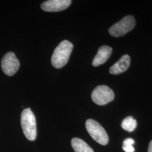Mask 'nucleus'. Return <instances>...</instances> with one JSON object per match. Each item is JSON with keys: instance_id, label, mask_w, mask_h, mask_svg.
<instances>
[{"instance_id": "obj_1", "label": "nucleus", "mask_w": 152, "mask_h": 152, "mask_svg": "<svg viewBox=\"0 0 152 152\" xmlns=\"http://www.w3.org/2000/svg\"><path fill=\"white\" fill-rule=\"evenodd\" d=\"M73 48V44L67 40L61 42L55 49L51 57V64L56 68H61L68 63Z\"/></svg>"}, {"instance_id": "obj_2", "label": "nucleus", "mask_w": 152, "mask_h": 152, "mask_svg": "<svg viewBox=\"0 0 152 152\" xmlns=\"http://www.w3.org/2000/svg\"><path fill=\"white\" fill-rule=\"evenodd\" d=\"M21 126L24 135L30 141L37 136V127L35 116L30 108L23 110L21 114Z\"/></svg>"}, {"instance_id": "obj_3", "label": "nucleus", "mask_w": 152, "mask_h": 152, "mask_svg": "<svg viewBox=\"0 0 152 152\" xmlns=\"http://www.w3.org/2000/svg\"><path fill=\"white\" fill-rule=\"evenodd\" d=\"M135 19L132 15L125 16L109 29V34L114 37H119L132 31L135 26Z\"/></svg>"}, {"instance_id": "obj_4", "label": "nucleus", "mask_w": 152, "mask_h": 152, "mask_svg": "<svg viewBox=\"0 0 152 152\" xmlns=\"http://www.w3.org/2000/svg\"><path fill=\"white\" fill-rule=\"evenodd\" d=\"M86 128L90 135L97 142L103 145L108 143V135L98 122L92 119L87 120L86 122Z\"/></svg>"}, {"instance_id": "obj_5", "label": "nucleus", "mask_w": 152, "mask_h": 152, "mask_svg": "<svg viewBox=\"0 0 152 152\" xmlns=\"http://www.w3.org/2000/svg\"><path fill=\"white\" fill-rule=\"evenodd\" d=\"M91 98L95 103L104 105L114 100V92L107 86L99 85L93 90Z\"/></svg>"}, {"instance_id": "obj_6", "label": "nucleus", "mask_w": 152, "mask_h": 152, "mask_svg": "<svg viewBox=\"0 0 152 152\" xmlns=\"http://www.w3.org/2000/svg\"><path fill=\"white\" fill-rule=\"evenodd\" d=\"M20 67V62L13 52L6 53L1 60V68L6 75L14 76Z\"/></svg>"}, {"instance_id": "obj_7", "label": "nucleus", "mask_w": 152, "mask_h": 152, "mask_svg": "<svg viewBox=\"0 0 152 152\" xmlns=\"http://www.w3.org/2000/svg\"><path fill=\"white\" fill-rule=\"evenodd\" d=\"M72 3L71 0H49L44 2L41 9L48 12H57L67 9Z\"/></svg>"}, {"instance_id": "obj_8", "label": "nucleus", "mask_w": 152, "mask_h": 152, "mask_svg": "<svg viewBox=\"0 0 152 152\" xmlns=\"http://www.w3.org/2000/svg\"><path fill=\"white\" fill-rule=\"evenodd\" d=\"M130 65V57L128 55H124L110 68L109 72L112 75H119L127 71Z\"/></svg>"}, {"instance_id": "obj_9", "label": "nucleus", "mask_w": 152, "mask_h": 152, "mask_svg": "<svg viewBox=\"0 0 152 152\" xmlns=\"http://www.w3.org/2000/svg\"><path fill=\"white\" fill-rule=\"evenodd\" d=\"M112 49L108 46H102L98 49L97 54L92 61L94 66H98L105 63L112 54Z\"/></svg>"}, {"instance_id": "obj_10", "label": "nucleus", "mask_w": 152, "mask_h": 152, "mask_svg": "<svg viewBox=\"0 0 152 152\" xmlns=\"http://www.w3.org/2000/svg\"><path fill=\"white\" fill-rule=\"evenodd\" d=\"M72 147L76 152H94L86 142L79 138H73L71 140Z\"/></svg>"}, {"instance_id": "obj_11", "label": "nucleus", "mask_w": 152, "mask_h": 152, "mask_svg": "<svg viewBox=\"0 0 152 152\" xmlns=\"http://www.w3.org/2000/svg\"><path fill=\"white\" fill-rule=\"evenodd\" d=\"M123 129L129 132H132L136 129L137 122L132 116H128L123 120L121 124Z\"/></svg>"}, {"instance_id": "obj_12", "label": "nucleus", "mask_w": 152, "mask_h": 152, "mask_svg": "<svg viewBox=\"0 0 152 152\" xmlns=\"http://www.w3.org/2000/svg\"><path fill=\"white\" fill-rule=\"evenodd\" d=\"M135 144V141L132 138H127L123 142V150L126 152H134L135 149L133 145Z\"/></svg>"}, {"instance_id": "obj_13", "label": "nucleus", "mask_w": 152, "mask_h": 152, "mask_svg": "<svg viewBox=\"0 0 152 152\" xmlns=\"http://www.w3.org/2000/svg\"><path fill=\"white\" fill-rule=\"evenodd\" d=\"M148 152H152V140L149 142L148 147Z\"/></svg>"}]
</instances>
